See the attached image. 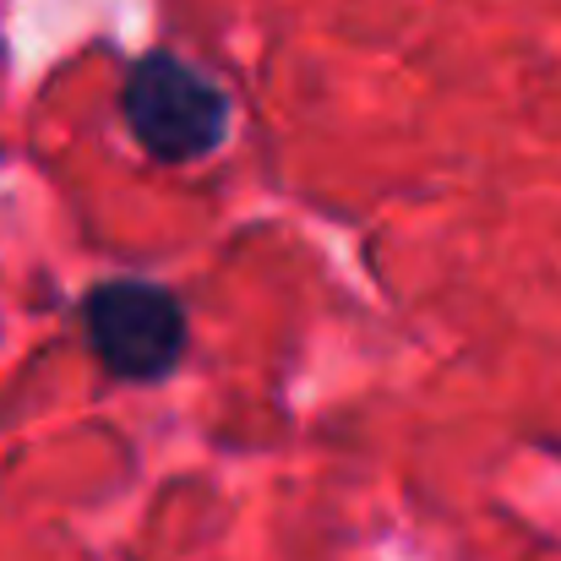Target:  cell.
<instances>
[{"label":"cell","mask_w":561,"mask_h":561,"mask_svg":"<svg viewBox=\"0 0 561 561\" xmlns=\"http://www.w3.org/2000/svg\"><path fill=\"white\" fill-rule=\"evenodd\" d=\"M126 121H131V131L142 137L148 153L181 164V159H202L224 142L229 104L202 71H191L186 60L148 55V60L131 66Z\"/></svg>","instance_id":"cell-1"},{"label":"cell","mask_w":561,"mask_h":561,"mask_svg":"<svg viewBox=\"0 0 561 561\" xmlns=\"http://www.w3.org/2000/svg\"><path fill=\"white\" fill-rule=\"evenodd\" d=\"M88 339L115 376L153 381V376L175 371V360L186 350V317L170 289L104 284L88 300Z\"/></svg>","instance_id":"cell-2"}]
</instances>
